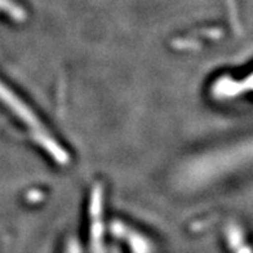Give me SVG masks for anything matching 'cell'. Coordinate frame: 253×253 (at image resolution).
I'll return each instance as SVG.
<instances>
[{"mask_svg":"<svg viewBox=\"0 0 253 253\" xmlns=\"http://www.w3.org/2000/svg\"><path fill=\"white\" fill-rule=\"evenodd\" d=\"M0 102H3L4 106H7L21 122L26 124L35 142L39 143L40 147H43L44 151L49 154L57 163H69V154L63 150L60 143L57 142L52 137V134L44 128L43 123L33 113L30 107L27 106L16 93H13L1 80H0Z\"/></svg>","mask_w":253,"mask_h":253,"instance_id":"1","label":"cell"},{"mask_svg":"<svg viewBox=\"0 0 253 253\" xmlns=\"http://www.w3.org/2000/svg\"><path fill=\"white\" fill-rule=\"evenodd\" d=\"M0 10H3L16 20H24L25 18L24 9L18 4L13 3L12 0H0Z\"/></svg>","mask_w":253,"mask_h":253,"instance_id":"2","label":"cell"}]
</instances>
